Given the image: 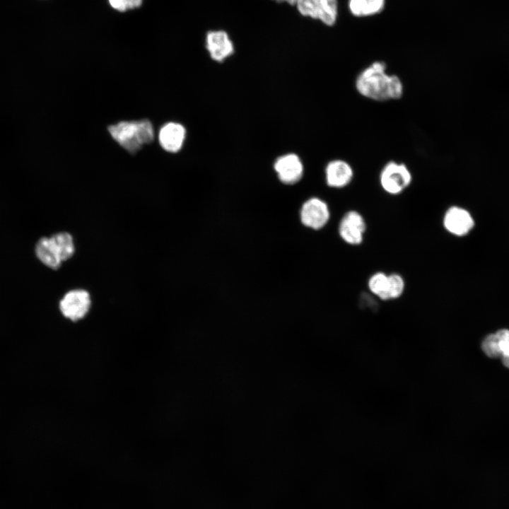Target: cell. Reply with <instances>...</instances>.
<instances>
[{
	"label": "cell",
	"instance_id": "cell-1",
	"mask_svg": "<svg viewBox=\"0 0 509 509\" xmlns=\"http://www.w3.org/2000/svg\"><path fill=\"white\" fill-rule=\"evenodd\" d=\"M383 62H373L363 69L356 79V88L363 97L375 101L397 100L402 98L404 88L401 79L386 72Z\"/></svg>",
	"mask_w": 509,
	"mask_h": 509
},
{
	"label": "cell",
	"instance_id": "cell-2",
	"mask_svg": "<svg viewBox=\"0 0 509 509\" xmlns=\"http://www.w3.org/2000/svg\"><path fill=\"white\" fill-rule=\"evenodd\" d=\"M108 131L119 145L131 153L152 142L154 137L152 124L148 119L119 122L109 126Z\"/></svg>",
	"mask_w": 509,
	"mask_h": 509
},
{
	"label": "cell",
	"instance_id": "cell-3",
	"mask_svg": "<svg viewBox=\"0 0 509 509\" xmlns=\"http://www.w3.org/2000/svg\"><path fill=\"white\" fill-rule=\"evenodd\" d=\"M412 175L407 166L402 163L390 161L382 169L380 183L385 192L391 195L403 192L411 183Z\"/></svg>",
	"mask_w": 509,
	"mask_h": 509
},
{
	"label": "cell",
	"instance_id": "cell-4",
	"mask_svg": "<svg viewBox=\"0 0 509 509\" xmlns=\"http://www.w3.org/2000/svg\"><path fill=\"white\" fill-rule=\"evenodd\" d=\"M90 307V295L82 289L69 291L59 302L62 315L74 323L83 320L88 314Z\"/></svg>",
	"mask_w": 509,
	"mask_h": 509
},
{
	"label": "cell",
	"instance_id": "cell-5",
	"mask_svg": "<svg viewBox=\"0 0 509 509\" xmlns=\"http://www.w3.org/2000/svg\"><path fill=\"white\" fill-rule=\"evenodd\" d=\"M296 5L302 16L318 19L327 26L337 21V0H297Z\"/></svg>",
	"mask_w": 509,
	"mask_h": 509
},
{
	"label": "cell",
	"instance_id": "cell-6",
	"mask_svg": "<svg viewBox=\"0 0 509 509\" xmlns=\"http://www.w3.org/2000/svg\"><path fill=\"white\" fill-rule=\"evenodd\" d=\"M366 223L363 216L356 211H349L341 218L339 225L341 238L347 244L358 245L363 242Z\"/></svg>",
	"mask_w": 509,
	"mask_h": 509
},
{
	"label": "cell",
	"instance_id": "cell-7",
	"mask_svg": "<svg viewBox=\"0 0 509 509\" xmlns=\"http://www.w3.org/2000/svg\"><path fill=\"white\" fill-rule=\"evenodd\" d=\"M445 229L457 237L467 235L474 226V220L467 209L452 206L448 208L443 218Z\"/></svg>",
	"mask_w": 509,
	"mask_h": 509
},
{
	"label": "cell",
	"instance_id": "cell-8",
	"mask_svg": "<svg viewBox=\"0 0 509 509\" xmlns=\"http://www.w3.org/2000/svg\"><path fill=\"white\" fill-rule=\"evenodd\" d=\"M329 209L323 200L313 197L302 206L300 219L307 227L318 230L324 227L329 219Z\"/></svg>",
	"mask_w": 509,
	"mask_h": 509
},
{
	"label": "cell",
	"instance_id": "cell-9",
	"mask_svg": "<svg viewBox=\"0 0 509 509\" xmlns=\"http://www.w3.org/2000/svg\"><path fill=\"white\" fill-rule=\"evenodd\" d=\"M274 168L281 182L293 185L298 182L303 174V165L295 153H287L276 158Z\"/></svg>",
	"mask_w": 509,
	"mask_h": 509
},
{
	"label": "cell",
	"instance_id": "cell-10",
	"mask_svg": "<svg viewBox=\"0 0 509 509\" xmlns=\"http://www.w3.org/2000/svg\"><path fill=\"white\" fill-rule=\"evenodd\" d=\"M206 47L211 59L218 62H223L234 52L232 41L223 30L209 31L206 37Z\"/></svg>",
	"mask_w": 509,
	"mask_h": 509
},
{
	"label": "cell",
	"instance_id": "cell-11",
	"mask_svg": "<svg viewBox=\"0 0 509 509\" xmlns=\"http://www.w3.org/2000/svg\"><path fill=\"white\" fill-rule=\"evenodd\" d=\"M353 170L351 165L341 159L329 162L325 168V180L328 186L342 188L351 183Z\"/></svg>",
	"mask_w": 509,
	"mask_h": 509
},
{
	"label": "cell",
	"instance_id": "cell-12",
	"mask_svg": "<svg viewBox=\"0 0 509 509\" xmlns=\"http://www.w3.org/2000/svg\"><path fill=\"white\" fill-rule=\"evenodd\" d=\"M186 136L185 128L180 124L169 122L162 127L159 132V142L162 148L175 153L182 148Z\"/></svg>",
	"mask_w": 509,
	"mask_h": 509
},
{
	"label": "cell",
	"instance_id": "cell-13",
	"mask_svg": "<svg viewBox=\"0 0 509 509\" xmlns=\"http://www.w3.org/2000/svg\"><path fill=\"white\" fill-rule=\"evenodd\" d=\"M386 0H349L348 8L355 17H368L382 12Z\"/></svg>",
	"mask_w": 509,
	"mask_h": 509
},
{
	"label": "cell",
	"instance_id": "cell-14",
	"mask_svg": "<svg viewBox=\"0 0 509 509\" xmlns=\"http://www.w3.org/2000/svg\"><path fill=\"white\" fill-rule=\"evenodd\" d=\"M35 254L37 258L45 266L57 269L60 267L62 260L58 256L49 238H40L35 245Z\"/></svg>",
	"mask_w": 509,
	"mask_h": 509
},
{
	"label": "cell",
	"instance_id": "cell-15",
	"mask_svg": "<svg viewBox=\"0 0 509 509\" xmlns=\"http://www.w3.org/2000/svg\"><path fill=\"white\" fill-rule=\"evenodd\" d=\"M49 238L62 262L73 256L75 247L73 238L69 233H57Z\"/></svg>",
	"mask_w": 509,
	"mask_h": 509
},
{
	"label": "cell",
	"instance_id": "cell-16",
	"mask_svg": "<svg viewBox=\"0 0 509 509\" xmlns=\"http://www.w3.org/2000/svg\"><path fill=\"white\" fill-rule=\"evenodd\" d=\"M368 287L372 294L382 300H388V274L378 271L368 279Z\"/></svg>",
	"mask_w": 509,
	"mask_h": 509
},
{
	"label": "cell",
	"instance_id": "cell-17",
	"mask_svg": "<svg viewBox=\"0 0 509 509\" xmlns=\"http://www.w3.org/2000/svg\"><path fill=\"white\" fill-rule=\"evenodd\" d=\"M405 282L403 277L398 274L388 275V300L399 298L404 293Z\"/></svg>",
	"mask_w": 509,
	"mask_h": 509
},
{
	"label": "cell",
	"instance_id": "cell-18",
	"mask_svg": "<svg viewBox=\"0 0 509 509\" xmlns=\"http://www.w3.org/2000/svg\"><path fill=\"white\" fill-rule=\"evenodd\" d=\"M484 353L492 358L501 357V353L496 333L488 334L481 343Z\"/></svg>",
	"mask_w": 509,
	"mask_h": 509
},
{
	"label": "cell",
	"instance_id": "cell-19",
	"mask_svg": "<svg viewBox=\"0 0 509 509\" xmlns=\"http://www.w3.org/2000/svg\"><path fill=\"white\" fill-rule=\"evenodd\" d=\"M495 333L501 349V356H509V329H501Z\"/></svg>",
	"mask_w": 509,
	"mask_h": 509
},
{
	"label": "cell",
	"instance_id": "cell-20",
	"mask_svg": "<svg viewBox=\"0 0 509 509\" xmlns=\"http://www.w3.org/2000/svg\"><path fill=\"white\" fill-rule=\"evenodd\" d=\"M109 1L114 8L124 11L139 6L142 0H109Z\"/></svg>",
	"mask_w": 509,
	"mask_h": 509
},
{
	"label": "cell",
	"instance_id": "cell-21",
	"mask_svg": "<svg viewBox=\"0 0 509 509\" xmlns=\"http://www.w3.org/2000/svg\"><path fill=\"white\" fill-rule=\"evenodd\" d=\"M501 358L503 365L509 368V356H501Z\"/></svg>",
	"mask_w": 509,
	"mask_h": 509
},
{
	"label": "cell",
	"instance_id": "cell-22",
	"mask_svg": "<svg viewBox=\"0 0 509 509\" xmlns=\"http://www.w3.org/2000/svg\"><path fill=\"white\" fill-rule=\"evenodd\" d=\"M278 2H286L291 5H296L297 0H276Z\"/></svg>",
	"mask_w": 509,
	"mask_h": 509
}]
</instances>
